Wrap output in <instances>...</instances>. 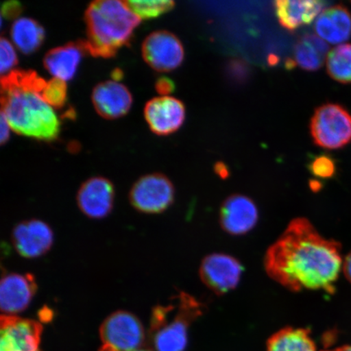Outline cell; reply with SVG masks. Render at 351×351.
Listing matches in <instances>:
<instances>
[{
    "instance_id": "cell-1",
    "label": "cell",
    "mask_w": 351,
    "mask_h": 351,
    "mask_svg": "<svg viewBox=\"0 0 351 351\" xmlns=\"http://www.w3.org/2000/svg\"><path fill=\"white\" fill-rule=\"evenodd\" d=\"M267 275L293 292L335 293L342 267L341 245L324 239L308 219L297 218L267 250Z\"/></svg>"
},
{
    "instance_id": "cell-2",
    "label": "cell",
    "mask_w": 351,
    "mask_h": 351,
    "mask_svg": "<svg viewBox=\"0 0 351 351\" xmlns=\"http://www.w3.org/2000/svg\"><path fill=\"white\" fill-rule=\"evenodd\" d=\"M47 81L33 70H12L1 78V112L16 134L54 141L60 122L41 93Z\"/></svg>"
},
{
    "instance_id": "cell-3",
    "label": "cell",
    "mask_w": 351,
    "mask_h": 351,
    "mask_svg": "<svg viewBox=\"0 0 351 351\" xmlns=\"http://www.w3.org/2000/svg\"><path fill=\"white\" fill-rule=\"evenodd\" d=\"M85 21L87 38L83 43L88 53L111 58L129 44L141 19L125 1L96 0L87 7Z\"/></svg>"
},
{
    "instance_id": "cell-4",
    "label": "cell",
    "mask_w": 351,
    "mask_h": 351,
    "mask_svg": "<svg viewBox=\"0 0 351 351\" xmlns=\"http://www.w3.org/2000/svg\"><path fill=\"white\" fill-rule=\"evenodd\" d=\"M204 306L186 293H180L169 304L154 308L151 332L156 351H184L189 327L204 313Z\"/></svg>"
},
{
    "instance_id": "cell-5",
    "label": "cell",
    "mask_w": 351,
    "mask_h": 351,
    "mask_svg": "<svg viewBox=\"0 0 351 351\" xmlns=\"http://www.w3.org/2000/svg\"><path fill=\"white\" fill-rule=\"evenodd\" d=\"M310 133L317 146L337 150L351 142V115L337 104H326L315 109L310 123Z\"/></svg>"
},
{
    "instance_id": "cell-6",
    "label": "cell",
    "mask_w": 351,
    "mask_h": 351,
    "mask_svg": "<svg viewBox=\"0 0 351 351\" xmlns=\"http://www.w3.org/2000/svg\"><path fill=\"white\" fill-rule=\"evenodd\" d=\"M174 186L170 180L160 173L143 176L132 186V206L146 214H159L168 209L174 200Z\"/></svg>"
},
{
    "instance_id": "cell-7",
    "label": "cell",
    "mask_w": 351,
    "mask_h": 351,
    "mask_svg": "<svg viewBox=\"0 0 351 351\" xmlns=\"http://www.w3.org/2000/svg\"><path fill=\"white\" fill-rule=\"evenodd\" d=\"M104 346L115 351L138 350L145 340L143 324L134 314L118 311L109 315L100 328Z\"/></svg>"
},
{
    "instance_id": "cell-8",
    "label": "cell",
    "mask_w": 351,
    "mask_h": 351,
    "mask_svg": "<svg viewBox=\"0 0 351 351\" xmlns=\"http://www.w3.org/2000/svg\"><path fill=\"white\" fill-rule=\"evenodd\" d=\"M146 63L158 72H170L181 66L185 51L180 39L173 33L158 30L145 38L142 46Z\"/></svg>"
},
{
    "instance_id": "cell-9",
    "label": "cell",
    "mask_w": 351,
    "mask_h": 351,
    "mask_svg": "<svg viewBox=\"0 0 351 351\" xmlns=\"http://www.w3.org/2000/svg\"><path fill=\"white\" fill-rule=\"evenodd\" d=\"M243 267L234 257L212 254L204 258L199 269L202 282L217 295L230 292L239 285Z\"/></svg>"
},
{
    "instance_id": "cell-10",
    "label": "cell",
    "mask_w": 351,
    "mask_h": 351,
    "mask_svg": "<svg viewBox=\"0 0 351 351\" xmlns=\"http://www.w3.org/2000/svg\"><path fill=\"white\" fill-rule=\"evenodd\" d=\"M43 328L35 320L3 315L0 327V351H41Z\"/></svg>"
},
{
    "instance_id": "cell-11",
    "label": "cell",
    "mask_w": 351,
    "mask_h": 351,
    "mask_svg": "<svg viewBox=\"0 0 351 351\" xmlns=\"http://www.w3.org/2000/svg\"><path fill=\"white\" fill-rule=\"evenodd\" d=\"M144 117L154 134L167 136L181 128L186 119V108L181 100L160 96L145 105Z\"/></svg>"
},
{
    "instance_id": "cell-12",
    "label": "cell",
    "mask_w": 351,
    "mask_h": 351,
    "mask_svg": "<svg viewBox=\"0 0 351 351\" xmlns=\"http://www.w3.org/2000/svg\"><path fill=\"white\" fill-rule=\"evenodd\" d=\"M12 240L16 251L21 256L35 258L50 251L53 245L54 234L47 223L34 219L16 226Z\"/></svg>"
},
{
    "instance_id": "cell-13",
    "label": "cell",
    "mask_w": 351,
    "mask_h": 351,
    "mask_svg": "<svg viewBox=\"0 0 351 351\" xmlns=\"http://www.w3.org/2000/svg\"><path fill=\"white\" fill-rule=\"evenodd\" d=\"M115 190L109 180L102 177L88 179L77 192L79 209L91 219H103L112 212Z\"/></svg>"
},
{
    "instance_id": "cell-14",
    "label": "cell",
    "mask_w": 351,
    "mask_h": 351,
    "mask_svg": "<svg viewBox=\"0 0 351 351\" xmlns=\"http://www.w3.org/2000/svg\"><path fill=\"white\" fill-rule=\"evenodd\" d=\"M37 291L32 274H8L0 283V307L6 315H16L24 311L32 302Z\"/></svg>"
},
{
    "instance_id": "cell-15",
    "label": "cell",
    "mask_w": 351,
    "mask_h": 351,
    "mask_svg": "<svg viewBox=\"0 0 351 351\" xmlns=\"http://www.w3.org/2000/svg\"><path fill=\"white\" fill-rule=\"evenodd\" d=\"M258 219L256 205L250 197L234 195L223 202L219 221L222 229L232 235H243L256 226Z\"/></svg>"
},
{
    "instance_id": "cell-16",
    "label": "cell",
    "mask_w": 351,
    "mask_h": 351,
    "mask_svg": "<svg viewBox=\"0 0 351 351\" xmlns=\"http://www.w3.org/2000/svg\"><path fill=\"white\" fill-rule=\"evenodd\" d=\"M92 103L99 116L112 120L129 112L133 97L125 85L111 80L100 82L94 88Z\"/></svg>"
},
{
    "instance_id": "cell-17",
    "label": "cell",
    "mask_w": 351,
    "mask_h": 351,
    "mask_svg": "<svg viewBox=\"0 0 351 351\" xmlns=\"http://www.w3.org/2000/svg\"><path fill=\"white\" fill-rule=\"evenodd\" d=\"M326 3L319 0H278L274 2L279 23L289 32L313 23L323 12Z\"/></svg>"
},
{
    "instance_id": "cell-18",
    "label": "cell",
    "mask_w": 351,
    "mask_h": 351,
    "mask_svg": "<svg viewBox=\"0 0 351 351\" xmlns=\"http://www.w3.org/2000/svg\"><path fill=\"white\" fill-rule=\"evenodd\" d=\"M86 52L83 40L55 47L44 56V67L54 78L64 82L71 80Z\"/></svg>"
},
{
    "instance_id": "cell-19",
    "label": "cell",
    "mask_w": 351,
    "mask_h": 351,
    "mask_svg": "<svg viewBox=\"0 0 351 351\" xmlns=\"http://www.w3.org/2000/svg\"><path fill=\"white\" fill-rule=\"evenodd\" d=\"M315 32L332 45H341L351 37V14L345 6L336 5L324 10L315 22Z\"/></svg>"
},
{
    "instance_id": "cell-20",
    "label": "cell",
    "mask_w": 351,
    "mask_h": 351,
    "mask_svg": "<svg viewBox=\"0 0 351 351\" xmlns=\"http://www.w3.org/2000/svg\"><path fill=\"white\" fill-rule=\"evenodd\" d=\"M328 51V43L318 35L307 34L297 41L293 60L305 71H317L326 62Z\"/></svg>"
},
{
    "instance_id": "cell-21",
    "label": "cell",
    "mask_w": 351,
    "mask_h": 351,
    "mask_svg": "<svg viewBox=\"0 0 351 351\" xmlns=\"http://www.w3.org/2000/svg\"><path fill=\"white\" fill-rule=\"evenodd\" d=\"M10 34L14 45L25 55L36 51L45 38V30L43 26L37 21L29 17H21L15 20Z\"/></svg>"
},
{
    "instance_id": "cell-22",
    "label": "cell",
    "mask_w": 351,
    "mask_h": 351,
    "mask_svg": "<svg viewBox=\"0 0 351 351\" xmlns=\"http://www.w3.org/2000/svg\"><path fill=\"white\" fill-rule=\"evenodd\" d=\"M267 351H317V348L308 329L288 327L270 337Z\"/></svg>"
},
{
    "instance_id": "cell-23",
    "label": "cell",
    "mask_w": 351,
    "mask_h": 351,
    "mask_svg": "<svg viewBox=\"0 0 351 351\" xmlns=\"http://www.w3.org/2000/svg\"><path fill=\"white\" fill-rule=\"evenodd\" d=\"M328 75L341 84L351 83V44L343 43L333 47L326 60Z\"/></svg>"
},
{
    "instance_id": "cell-24",
    "label": "cell",
    "mask_w": 351,
    "mask_h": 351,
    "mask_svg": "<svg viewBox=\"0 0 351 351\" xmlns=\"http://www.w3.org/2000/svg\"><path fill=\"white\" fill-rule=\"evenodd\" d=\"M125 3L141 20L156 19L172 10L175 6V3L171 0H129Z\"/></svg>"
},
{
    "instance_id": "cell-25",
    "label": "cell",
    "mask_w": 351,
    "mask_h": 351,
    "mask_svg": "<svg viewBox=\"0 0 351 351\" xmlns=\"http://www.w3.org/2000/svg\"><path fill=\"white\" fill-rule=\"evenodd\" d=\"M41 96L51 107L56 109L62 108L67 101L66 82L60 79L52 78L51 80L47 82Z\"/></svg>"
},
{
    "instance_id": "cell-26",
    "label": "cell",
    "mask_w": 351,
    "mask_h": 351,
    "mask_svg": "<svg viewBox=\"0 0 351 351\" xmlns=\"http://www.w3.org/2000/svg\"><path fill=\"white\" fill-rule=\"evenodd\" d=\"M313 175L319 178H330L335 173L336 166L331 157L326 155L314 158L309 165Z\"/></svg>"
},
{
    "instance_id": "cell-27",
    "label": "cell",
    "mask_w": 351,
    "mask_h": 351,
    "mask_svg": "<svg viewBox=\"0 0 351 351\" xmlns=\"http://www.w3.org/2000/svg\"><path fill=\"white\" fill-rule=\"evenodd\" d=\"M17 56L15 48L10 40L1 38L0 40V71L2 75L11 72V69L17 64Z\"/></svg>"
},
{
    "instance_id": "cell-28",
    "label": "cell",
    "mask_w": 351,
    "mask_h": 351,
    "mask_svg": "<svg viewBox=\"0 0 351 351\" xmlns=\"http://www.w3.org/2000/svg\"><path fill=\"white\" fill-rule=\"evenodd\" d=\"M23 10L19 1H8L2 5V16L8 20H17Z\"/></svg>"
},
{
    "instance_id": "cell-29",
    "label": "cell",
    "mask_w": 351,
    "mask_h": 351,
    "mask_svg": "<svg viewBox=\"0 0 351 351\" xmlns=\"http://www.w3.org/2000/svg\"><path fill=\"white\" fill-rule=\"evenodd\" d=\"M175 89V83L169 77H161L156 82V90L162 96H169Z\"/></svg>"
},
{
    "instance_id": "cell-30",
    "label": "cell",
    "mask_w": 351,
    "mask_h": 351,
    "mask_svg": "<svg viewBox=\"0 0 351 351\" xmlns=\"http://www.w3.org/2000/svg\"><path fill=\"white\" fill-rule=\"evenodd\" d=\"M11 127L10 123L6 119L5 116L1 112V121H0V140L1 144L5 143L10 136Z\"/></svg>"
},
{
    "instance_id": "cell-31",
    "label": "cell",
    "mask_w": 351,
    "mask_h": 351,
    "mask_svg": "<svg viewBox=\"0 0 351 351\" xmlns=\"http://www.w3.org/2000/svg\"><path fill=\"white\" fill-rule=\"evenodd\" d=\"M342 267L346 279L351 283V252L346 256Z\"/></svg>"
},
{
    "instance_id": "cell-32",
    "label": "cell",
    "mask_w": 351,
    "mask_h": 351,
    "mask_svg": "<svg viewBox=\"0 0 351 351\" xmlns=\"http://www.w3.org/2000/svg\"><path fill=\"white\" fill-rule=\"evenodd\" d=\"M215 170H216V173L221 178H226L228 175H229V171H228L227 167L223 163L217 164L216 166H215Z\"/></svg>"
},
{
    "instance_id": "cell-33",
    "label": "cell",
    "mask_w": 351,
    "mask_h": 351,
    "mask_svg": "<svg viewBox=\"0 0 351 351\" xmlns=\"http://www.w3.org/2000/svg\"><path fill=\"white\" fill-rule=\"evenodd\" d=\"M123 77V72L119 69H117L113 70L112 73V77L113 81L118 82Z\"/></svg>"
},
{
    "instance_id": "cell-34",
    "label": "cell",
    "mask_w": 351,
    "mask_h": 351,
    "mask_svg": "<svg viewBox=\"0 0 351 351\" xmlns=\"http://www.w3.org/2000/svg\"><path fill=\"white\" fill-rule=\"evenodd\" d=\"M323 351H351V346H341V348H337L330 350H323Z\"/></svg>"
},
{
    "instance_id": "cell-35",
    "label": "cell",
    "mask_w": 351,
    "mask_h": 351,
    "mask_svg": "<svg viewBox=\"0 0 351 351\" xmlns=\"http://www.w3.org/2000/svg\"><path fill=\"white\" fill-rule=\"evenodd\" d=\"M311 188L314 190V189H319V183L318 182H311Z\"/></svg>"
},
{
    "instance_id": "cell-36",
    "label": "cell",
    "mask_w": 351,
    "mask_h": 351,
    "mask_svg": "<svg viewBox=\"0 0 351 351\" xmlns=\"http://www.w3.org/2000/svg\"><path fill=\"white\" fill-rule=\"evenodd\" d=\"M100 351H115V350H113L112 349H110L108 348H106V346H103V348L102 349L100 350ZM136 351H148V350H136Z\"/></svg>"
}]
</instances>
